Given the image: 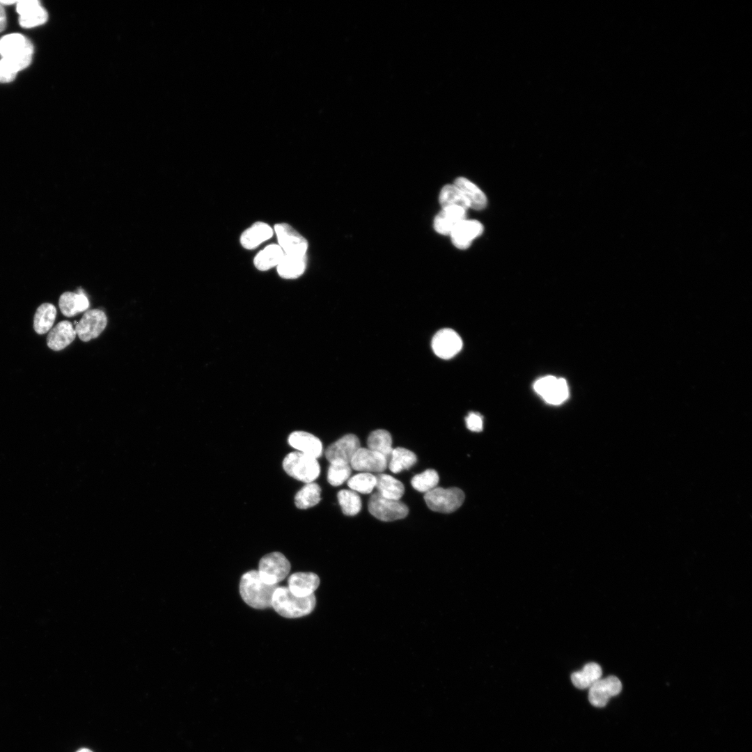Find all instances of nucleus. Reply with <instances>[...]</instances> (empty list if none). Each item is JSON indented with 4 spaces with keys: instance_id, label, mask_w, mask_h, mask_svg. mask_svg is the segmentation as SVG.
I'll return each mask as SVG.
<instances>
[{
    "instance_id": "obj_35",
    "label": "nucleus",
    "mask_w": 752,
    "mask_h": 752,
    "mask_svg": "<svg viewBox=\"0 0 752 752\" xmlns=\"http://www.w3.org/2000/svg\"><path fill=\"white\" fill-rule=\"evenodd\" d=\"M352 468L350 464L330 463L327 471V480L333 486H339L350 478Z\"/></svg>"
},
{
    "instance_id": "obj_17",
    "label": "nucleus",
    "mask_w": 752,
    "mask_h": 752,
    "mask_svg": "<svg viewBox=\"0 0 752 752\" xmlns=\"http://www.w3.org/2000/svg\"><path fill=\"white\" fill-rule=\"evenodd\" d=\"M467 210L461 207L442 208L434 220V228L439 234L450 235L454 228L466 219Z\"/></svg>"
},
{
    "instance_id": "obj_40",
    "label": "nucleus",
    "mask_w": 752,
    "mask_h": 752,
    "mask_svg": "<svg viewBox=\"0 0 752 752\" xmlns=\"http://www.w3.org/2000/svg\"><path fill=\"white\" fill-rule=\"evenodd\" d=\"M6 26V15L3 8V6L0 3V33L2 32Z\"/></svg>"
},
{
    "instance_id": "obj_20",
    "label": "nucleus",
    "mask_w": 752,
    "mask_h": 752,
    "mask_svg": "<svg viewBox=\"0 0 752 752\" xmlns=\"http://www.w3.org/2000/svg\"><path fill=\"white\" fill-rule=\"evenodd\" d=\"M58 305L61 313L66 317H72L87 311L89 300L81 289L77 292H65L59 298Z\"/></svg>"
},
{
    "instance_id": "obj_29",
    "label": "nucleus",
    "mask_w": 752,
    "mask_h": 752,
    "mask_svg": "<svg viewBox=\"0 0 752 752\" xmlns=\"http://www.w3.org/2000/svg\"><path fill=\"white\" fill-rule=\"evenodd\" d=\"M417 462L416 454L405 448L398 447L393 449L389 460V467L391 472L398 473L403 470L409 469Z\"/></svg>"
},
{
    "instance_id": "obj_12",
    "label": "nucleus",
    "mask_w": 752,
    "mask_h": 752,
    "mask_svg": "<svg viewBox=\"0 0 752 752\" xmlns=\"http://www.w3.org/2000/svg\"><path fill=\"white\" fill-rule=\"evenodd\" d=\"M622 683L616 676L611 675L595 682L588 691V700L595 707H604L609 700L620 693Z\"/></svg>"
},
{
    "instance_id": "obj_27",
    "label": "nucleus",
    "mask_w": 752,
    "mask_h": 752,
    "mask_svg": "<svg viewBox=\"0 0 752 752\" xmlns=\"http://www.w3.org/2000/svg\"><path fill=\"white\" fill-rule=\"evenodd\" d=\"M283 256L284 252L279 244H269L255 256L253 263L258 270L267 271L277 266Z\"/></svg>"
},
{
    "instance_id": "obj_21",
    "label": "nucleus",
    "mask_w": 752,
    "mask_h": 752,
    "mask_svg": "<svg viewBox=\"0 0 752 752\" xmlns=\"http://www.w3.org/2000/svg\"><path fill=\"white\" fill-rule=\"evenodd\" d=\"M272 235L273 230L267 224L258 221L242 233L240 243L246 249H253Z\"/></svg>"
},
{
    "instance_id": "obj_4",
    "label": "nucleus",
    "mask_w": 752,
    "mask_h": 752,
    "mask_svg": "<svg viewBox=\"0 0 752 752\" xmlns=\"http://www.w3.org/2000/svg\"><path fill=\"white\" fill-rule=\"evenodd\" d=\"M464 492L457 487H436L424 494L428 507L432 511L451 513L457 510L464 501Z\"/></svg>"
},
{
    "instance_id": "obj_41",
    "label": "nucleus",
    "mask_w": 752,
    "mask_h": 752,
    "mask_svg": "<svg viewBox=\"0 0 752 752\" xmlns=\"http://www.w3.org/2000/svg\"><path fill=\"white\" fill-rule=\"evenodd\" d=\"M17 1H11V0H4V1L1 0L0 1V3L2 6H5V5L9 6V5H12V4H14V3H17Z\"/></svg>"
},
{
    "instance_id": "obj_32",
    "label": "nucleus",
    "mask_w": 752,
    "mask_h": 752,
    "mask_svg": "<svg viewBox=\"0 0 752 752\" xmlns=\"http://www.w3.org/2000/svg\"><path fill=\"white\" fill-rule=\"evenodd\" d=\"M338 501L344 515L354 516L361 509V499L357 492L352 489H341L337 494Z\"/></svg>"
},
{
    "instance_id": "obj_5",
    "label": "nucleus",
    "mask_w": 752,
    "mask_h": 752,
    "mask_svg": "<svg viewBox=\"0 0 752 752\" xmlns=\"http://www.w3.org/2000/svg\"><path fill=\"white\" fill-rule=\"evenodd\" d=\"M290 563L280 552H272L263 556L258 564L261 579L269 585H278L289 574Z\"/></svg>"
},
{
    "instance_id": "obj_28",
    "label": "nucleus",
    "mask_w": 752,
    "mask_h": 752,
    "mask_svg": "<svg viewBox=\"0 0 752 752\" xmlns=\"http://www.w3.org/2000/svg\"><path fill=\"white\" fill-rule=\"evenodd\" d=\"M367 446L368 448L384 455L389 462L393 448L391 435L387 430L378 429L373 431L368 437Z\"/></svg>"
},
{
    "instance_id": "obj_38",
    "label": "nucleus",
    "mask_w": 752,
    "mask_h": 752,
    "mask_svg": "<svg viewBox=\"0 0 752 752\" xmlns=\"http://www.w3.org/2000/svg\"><path fill=\"white\" fill-rule=\"evenodd\" d=\"M465 422L467 428L472 432H478L483 430V417L478 413L470 412L465 418Z\"/></svg>"
},
{
    "instance_id": "obj_34",
    "label": "nucleus",
    "mask_w": 752,
    "mask_h": 752,
    "mask_svg": "<svg viewBox=\"0 0 752 752\" xmlns=\"http://www.w3.org/2000/svg\"><path fill=\"white\" fill-rule=\"evenodd\" d=\"M376 477L370 473L361 472L347 480L350 489L361 494H369L375 487Z\"/></svg>"
},
{
    "instance_id": "obj_36",
    "label": "nucleus",
    "mask_w": 752,
    "mask_h": 752,
    "mask_svg": "<svg viewBox=\"0 0 752 752\" xmlns=\"http://www.w3.org/2000/svg\"><path fill=\"white\" fill-rule=\"evenodd\" d=\"M48 19L47 10L39 6L32 11L19 17V24L24 28H33L44 24Z\"/></svg>"
},
{
    "instance_id": "obj_22",
    "label": "nucleus",
    "mask_w": 752,
    "mask_h": 752,
    "mask_svg": "<svg viewBox=\"0 0 752 752\" xmlns=\"http://www.w3.org/2000/svg\"><path fill=\"white\" fill-rule=\"evenodd\" d=\"M454 185L462 192L469 208L480 210L485 207L487 202L485 194L472 182L465 178L460 177L455 180Z\"/></svg>"
},
{
    "instance_id": "obj_10",
    "label": "nucleus",
    "mask_w": 752,
    "mask_h": 752,
    "mask_svg": "<svg viewBox=\"0 0 752 752\" xmlns=\"http://www.w3.org/2000/svg\"><path fill=\"white\" fill-rule=\"evenodd\" d=\"M360 447L359 438L354 434H347L330 444L327 448L324 454L330 463L350 464Z\"/></svg>"
},
{
    "instance_id": "obj_9",
    "label": "nucleus",
    "mask_w": 752,
    "mask_h": 752,
    "mask_svg": "<svg viewBox=\"0 0 752 752\" xmlns=\"http://www.w3.org/2000/svg\"><path fill=\"white\" fill-rule=\"evenodd\" d=\"M279 246L284 253L305 255L308 249L307 240L291 226L277 224L274 226Z\"/></svg>"
},
{
    "instance_id": "obj_1",
    "label": "nucleus",
    "mask_w": 752,
    "mask_h": 752,
    "mask_svg": "<svg viewBox=\"0 0 752 752\" xmlns=\"http://www.w3.org/2000/svg\"><path fill=\"white\" fill-rule=\"evenodd\" d=\"M278 585L265 583L258 570L244 573L240 582V593L242 600L251 607L265 609L272 607L274 592Z\"/></svg>"
},
{
    "instance_id": "obj_13",
    "label": "nucleus",
    "mask_w": 752,
    "mask_h": 752,
    "mask_svg": "<svg viewBox=\"0 0 752 752\" xmlns=\"http://www.w3.org/2000/svg\"><path fill=\"white\" fill-rule=\"evenodd\" d=\"M350 465L353 469L361 472L381 473L386 469L388 460L376 451L360 447L352 458Z\"/></svg>"
},
{
    "instance_id": "obj_3",
    "label": "nucleus",
    "mask_w": 752,
    "mask_h": 752,
    "mask_svg": "<svg viewBox=\"0 0 752 752\" xmlns=\"http://www.w3.org/2000/svg\"><path fill=\"white\" fill-rule=\"evenodd\" d=\"M283 468L289 476L305 483H313L320 473L318 459L299 451L290 453L285 457Z\"/></svg>"
},
{
    "instance_id": "obj_16",
    "label": "nucleus",
    "mask_w": 752,
    "mask_h": 752,
    "mask_svg": "<svg viewBox=\"0 0 752 752\" xmlns=\"http://www.w3.org/2000/svg\"><path fill=\"white\" fill-rule=\"evenodd\" d=\"M288 442L297 451L314 458L318 459L322 455L323 446L321 441L309 432L295 431L290 434Z\"/></svg>"
},
{
    "instance_id": "obj_37",
    "label": "nucleus",
    "mask_w": 752,
    "mask_h": 752,
    "mask_svg": "<svg viewBox=\"0 0 752 752\" xmlns=\"http://www.w3.org/2000/svg\"><path fill=\"white\" fill-rule=\"evenodd\" d=\"M19 71L8 59H0V83L6 84L13 81Z\"/></svg>"
},
{
    "instance_id": "obj_31",
    "label": "nucleus",
    "mask_w": 752,
    "mask_h": 752,
    "mask_svg": "<svg viewBox=\"0 0 752 752\" xmlns=\"http://www.w3.org/2000/svg\"><path fill=\"white\" fill-rule=\"evenodd\" d=\"M439 200L441 208L451 206L461 207L466 210L469 208L462 192L454 184L446 185L441 189Z\"/></svg>"
},
{
    "instance_id": "obj_18",
    "label": "nucleus",
    "mask_w": 752,
    "mask_h": 752,
    "mask_svg": "<svg viewBox=\"0 0 752 752\" xmlns=\"http://www.w3.org/2000/svg\"><path fill=\"white\" fill-rule=\"evenodd\" d=\"M288 584L293 595L304 597L313 594L320 585V578L313 572H296L289 577Z\"/></svg>"
},
{
    "instance_id": "obj_6",
    "label": "nucleus",
    "mask_w": 752,
    "mask_h": 752,
    "mask_svg": "<svg viewBox=\"0 0 752 752\" xmlns=\"http://www.w3.org/2000/svg\"><path fill=\"white\" fill-rule=\"evenodd\" d=\"M368 508L373 516L383 522L403 519L409 512L408 507L403 502L386 499L377 492L370 497Z\"/></svg>"
},
{
    "instance_id": "obj_15",
    "label": "nucleus",
    "mask_w": 752,
    "mask_h": 752,
    "mask_svg": "<svg viewBox=\"0 0 752 752\" xmlns=\"http://www.w3.org/2000/svg\"><path fill=\"white\" fill-rule=\"evenodd\" d=\"M483 226L476 220L464 219L452 230L450 235L453 245L459 249H466L472 241L480 235Z\"/></svg>"
},
{
    "instance_id": "obj_19",
    "label": "nucleus",
    "mask_w": 752,
    "mask_h": 752,
    "mask_svg": "<svg viewBox=\"0 0 752 752\" xmlns=\"http://www.w3.org/2000/svg\"><path fill=\"white\" fill-rule=\"evenodd\" d=\"M76 336L73 324L70 321L63 320L51 329L47 337V344L50 349L60 351L69 345Z\"/></svg>"
},
{
    "instance_id": "obj_39",
    "label": "nucleus",
    "mask_w": 752,
    "mask_h": 752,
    "mask_svg": "<svg viewBox=\"0 0 752 752\" xmlns=\"http://www.w3.org/2000/svg\"><path fill=\"white\" fill-rule=\"evenodd\" d=\"M40 3L38 0H22L17 1L16 3V11L19 16L24 15L33 10L40 6Z\"/></svg>"
},
{
    "instance_id": "obj_7",
    "label": "nucleus",
    "mask_w": 752,
    "mask_h": 752,
    "mask_svg": "<svg viewBox=\"0 0 752 752\" xmlns=\"http://www.w3.org/2000/svg\"><path fill=\"white\" fill-rule=\"evenodd\" d=\"M533 389L546 402L554 405L563 403L569 395L568 386L565 379L552 375L538 379L534 383Z\"/></svg>"
},
{
    "instance_id": "obj_42",
    "label": "nucleus",
    "mask_w": 752,
    "mask_h": 752,
    "mask_svg": "<svg viewBox=\"0 0 752 752\" xmlns=\"http://www.w3.org/2000/svg\"><path fill=\"white\" fill-rule=\"evenodd\" d=\"M76 752H93V751H91V749H88V748H81L79 750H77Z\"/></svg>"
},
{
    "instance_id": "obj_14",
    "label": "nucleus",
    "mask_w": 752,
    "mask_h": 752,
    "mask_svg": "<svg viewBox=\"0 0 752 752\" xmlns=\"http://www.w3.org/2000/svg\"><path fill=\"white\" fill-rule=\"evenodd\" d=\"M33 54L31 42L20 33H10L0 38V54L2 58H17Z\"/></svg>"
},
{
    "instance_id": "obj_8",
    "label": "nucleus",
    "mask_w": 752,
    "mask_h": 752,
    "mask_svg": "<svg viewBox=\"0 0 752 752\" xmlns=\"http://www.w3.org/2000/svg\"><path fill=\"white\" fill-rule=\"evenodd\" d=\"M107 324V317L100 309L95 308L86 311L80 320L75 324V331L79 339L88 342L96 338L104 331Z\"/></svg>"
},
{
    "instance_id": "obj_2",
    "label": "nucleus",
    "mask_w": 752,
    "mask_h": 752,
    "mask_svg": "<svg viewBox=\"0 0 752 752\" xmlns=\"http://www.w3.org/2000/svg\"><path fill=\"white\" fill-rule=\"evenodd\" d=\"M315 604L314 594L304 597H297L285 586H278L276 588L272 600V607L275 611L288 618L308 615L313 611Z\"/></svg>"
},
{
    "instance_id": "obj_23",
    "label": "nucleus",
    "mask_w": 752,
    "mask_h": 752,
    "mask_svg": "<svg viewBox=\"0 0 752 752\" xmlns=\"http://www.w3.org/2000/svg\"><path fill=\"white\" fill-rule=\"evenodd\" d=\"M306 256L284 253L277 265L279 275L286 279H297L301 276L306 267Z\"/></svg>"
},
{
    "instance_id": "obj_25",
    "label": "nucleus",
    "mask_w": 752,
    "mask_h": 752,
    "mask_svg": "<svg viewBox=\"0 0 752 752\" xmlns=\"http://www.w3.org/2000/svg\"><path fill=\"white\" fill-rule=\"evenodd\" d=\"M601 666L595 662L586 664L583 669L571 675V681L579 689L590 688L602 677Z\"/></svg>"
},
{
    "instance_id": "obj_24",
    "label": "nucleus",
    "mask_w": 752,
    "mask_h": 752,
    "mask_svg": "<svg viewBox=\"0 0 752 752\" xmlns=\"http://www.w3.org/2000/svg\"><path fill=\"white\" fill-rule=\"evenodd\" d=\"M375 487L381 496L389 499L400 500L405 492L402 483L393 476L379 473L375 476Z\"/></svg>"
},
{
    "instance_id": "obj_26",
    "label": "nucleus",
    "mask_w": 752,
    "mask_h": 752,
    "mask_svg": "<svg viewBox=\"0 0 752 752\" xmlns=\"http://www.w3.org/2000/svg\"><path fill=\"white\" fill-rule=\"evenodd\" d=\"M56 307L50 303H43L38 307L33 318V329L38 334L49 331L56 320Z\"/></svg>"
},
{
    "instance_id": "obj_11",
    "label": "nucleus",
    "mask_w": 752,
    "mask_h": 752,
    "mask_svg": "<svg viewBox=\"0 0 752 752\" xmlns=\"http://www.w3.org/2000/svg\"><path fill=\"white\" fill-rule=\"evenodd\" d=\"M431 345L434 353L437 357L448 359L461 350L462 341L457 332L451 329L445 328L434 334Z\"/></svg>"
},
{
    "instance_id": "obj_33",
    "label": "nucleus",
    "mask_w": 752,
    "mask_h": 752,
    "mask_svg": "<svg viewBox=\"0 0 752 752\" xmlns=\"http://www.w3.org/2000/svg\"><path fill=\"white\" fill-rule=\"evenodd\" d=\"M439 480V477L437 472L434 469H429L415 475L411 480V485L416 491L425 494L435 488Z\"/></svg>"
},
{
    "instance_id": "obj_30",
    "label": "nucleus",
    "mask_w": 752,
    "mask_h": 752,
    "mask_svg": "<svg viewBox=\"0 0 752 752\" xmlns=\"http://www.w3.org/2000/svg\"><path fill=\"white\" fill-rule=\"evenodd\" d=\"M321 488L315 483H306L295 494V503L299 509H307L317 505L321 499Z\"/></svg>"
}]
</instances>
